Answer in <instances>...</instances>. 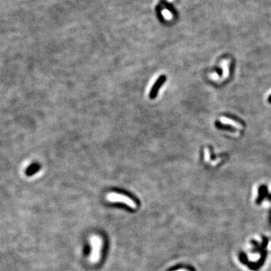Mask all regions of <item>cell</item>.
I'll use <instances>...</instances> for the list:
<instances>
[{"label": "cell", "instance_id": "6da1fadb", "mask_svg": "<svg viewBox=\"0 0 271 271\" xmlns=\"http://www.w3.org/2000/svg\"><path fill=\"white\" fill-rule=\"evenodd\" d=\"M90 243L91 244L92 251L90 256V261L93 264L98 263L101 257V250L103 247V240L100 236L93 235L89 238Z\"/></svg>", "mask_w": 271, "mask_h": 271}, {"label": "cell", "instance_id": "7a4b0ae2", "mask_svg": "<svg viewBox=\"0 0 271 271\" xmlns=\"http://www.w3.org/2000/svg\"><path fill=\"white\" fill-rule=\"evenodd\" d=\"M106 200L110 202H119V203H123L130 207L131 209H135L137 208V204L134 200L127 196L123 195V194H119L117 193H109L106 195Z\"/></svg>", "mask_w": 271, "mask_h": 271}, {"label": "cell", "instance_id": "3957f363", "mask_svg": "<svg viewBox=\"0 0 271 271\" xmlns=\"http://www.w3.org/2000/svg\"><path fill=\"white\" fill-rule=\"evenodd\" d=\"M165 81H166V76H161V77L159 78V79L157 81V82L155 83L154 86L152 87V89H151V93H150V98L154 99L156 97L157 94H158V90H159V89L161 88V86L164 84V83L165 82Z\"/></svg>", "mask_w": 271, "mask_h": 271}, {"label": "cell", "instance_id": "277c9868", "mask_svg": "<svg viewBox=\"0 0 271 271\" xmlns=\"http://www.w3.org/2000/svg\"><path fill=\"white\" fill-rule=\"evenodd\" d=\"M39 170H40V165L37 163H34L27 167V169L26 170V175L27 176H32L36 173H38Z\"/></svg>", "mask_w": 271, "mask_h": 271}, {"label": "cell", "instance_id": "5b68a950", "mask_svg": "<svg viewBox=\"0 0 271 271\" xmlns=\"http://www.w3.org/2000/svg\"><path fill=\"white\" fill-rule=\"evenodd\" d=\"M175 271H188V270H185V269H179V270H175Z\"/></svg>", "mask_w": 271, "mask_h": 271}]
</instances>
